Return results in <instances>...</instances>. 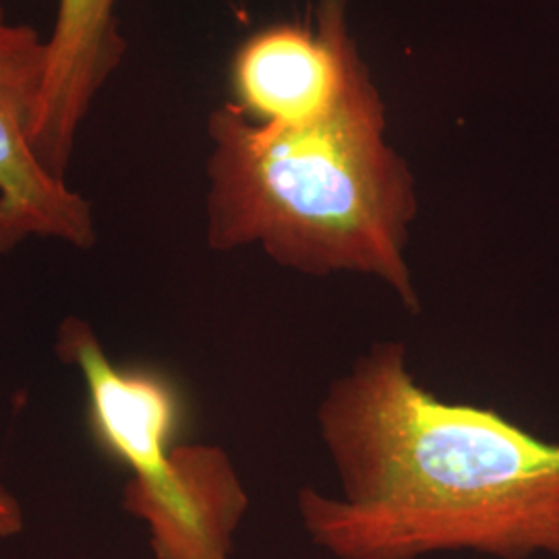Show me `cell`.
Instances as JSON below:
<instances>
[{
  "label": "cell",
  "mask_w": 559,
  "mask_h": 559,
  "mask_svg": "<svg viewBox=\"0 0 559 559\" xmlns=\"http://www.w3.org/2000/svg\"><path fill=\"white\" fill-rule=\"evenodd\" d=\"M207 135L205 237L214 251L258 245L307 276H371L419 316L406 260L417 185L385 140V108L367 67L323 119L260 124L226 102Z\"/></svg>",
  "instance_id": "cell-2"
},
{
  "label": "cell",
  "mask_w": 559,
  "mask_h": 559,
  "mask_svg": "<svg viewBox=\"0 0 559 559\" xmlns=\"http://www.w3.org/2000/svg\"><path fill=\"white\" fill-rule=\"evenodd\" d=\"M57 353L85 380L96 438L131 473L122 508L145 524L154 558L230 559L249 496L221 448L173 445L179 402L170 383L115 365L78 318L62 321Z\"/></svg>",
  "instance_id": "cell-3"
},
{
  "label": "cell",
  "mask_w": 559,
  "mask_h": 559,
  "mask_svg": "<svg viewBox=\"0 0 559 559\" xmlns=\"http://www.w3.org/2000/svg\"><path fill=\"white\" fill-rule=\"evenodd\" d=\"M311 23L251 34L230 62L235 106L260 124L297 127L328 117L367 67L348 27L346 0H320Z\"/></svg>",
  "instance_id": "cell-5"
},
{
  "label": "cell",
  "mask_w": 559,
  "mask_h": 559,
  "mask_svg": "<svg viewBox=\"0 0 559 559\" xmlns=\"http://www.w3.org/2000/svg\"><path fill=\"white\" fill-rule=\"evenodd\" d=\"M115 4L117 0H59L55 29L46 40V73L32 147L41 166L60 180H67L92 102L124 55Z\"/></svg>",
  "instance_id": "cell-6"
},
{
  "label": "cell",
  "mask_w": 559,
  "mask_h": 559,
  "mask_svg": "<svg viewBox=\"0 0 559 559\" xmlns=\"http://www.w3.org/2000/svg\"><path fill=\"white\" fill-rule=\"evenodd\" d=\"M46 73V40L11 23L0 2V255L29 237L96 245L92 205L48 173L32 147Z\"/></svg>",
  "instance_id": "cell-4"
},
{
  "label": "cell",
  "mask_w": 559,
  "mask_h": 559,
  "mask_svg": "<svg viewBox=\"0 0 559 559\" xmlns=\"http://www.w3.org/2000/svg\"><path fill=\"white\" fill-rule=\"evenodd\" d=\"M23 522L20 500L0 485V539L17 537L23 531Z\"/></svg>",
  "instance_id": "cell-7"
},
{
  "label": "cell",
  "mask_w": 559,
  "mask_h": 559,
  "mask_svg": "<svg viewBox=\"0 0 559 559\" xmlns=\"http://www.w3.org/2000/svg\"><path fill=\"white\" fill-rule=\"evenodd\" d=\"M340 496L302 487L305 533L336 559L468 551L559 559V445L427 392L402 342H380L318 406Z\"/></svg>",
  "instance_id": "cell-1"
}]
</instances>
